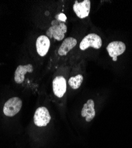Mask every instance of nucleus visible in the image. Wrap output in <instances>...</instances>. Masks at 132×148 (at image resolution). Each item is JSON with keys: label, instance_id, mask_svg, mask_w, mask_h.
Instances as JSON below:
<instances>
[{"label": "nucleus", "instance_id": "1", "mask_svg": "<svg viewBox=\"0 0 132 148\" xmlns=\"http://www.w3.org/2000/svg\"><path fill=\"white\" fill-rule=\"evenodd\" d=\"M102 41L101 37L96 33H90L84 38L79 45L80 50L85 51L89 47L100 49L102 47Z\"/></svg>", "mask_w": 132, "mask_h": 148}, {"label": "nucleus", "instance_id": "2", "mask_svg": "<svg viewBox=\"0 0 132 148\" xmlns=\"http://www.w3.org/2000/svg\"><path fill=\"white\" fill-rule=\"evenodd\" d=\"M22 106V101L20 98L15 97L11 98L4 104L3 112L6 116L13 117L17 114Z\"/></svg>", "mask_w": 132, "mask_h": 148}, {"label": "nucleus", "instance_id": "3", "mask_svg": "<svg viewBox=\"0 0 132 148\" xmlns=\"http://www.w3.org/2000/svg\"><path fill=\"white\" fill-rule=\"evenodd\" d=\"M67 27L64 23L53 24L46 31V36L49 39L54 38L58 41L63 40L65 34L67 33Z\"/></svg>", "mask_w": 132, "mask_h": 148}, {"label": "nucleus", "instance_id": "4", "mask_svg": "<svg viewBox=\"0 0 132 148\" xmlns=\"http://www.w3.org/2000/svg\"><path fill=\"white\" fill-rule=\"evenodd\" d=\"M51 116L49 111L45 107L38 108L33 117V121L35 125L38 127L46 126L51 120Z\"/></svg>", "mask_w": 132, "mask_h": 148}, {"label": "nucleus", "instance_id": "5", "mask_svg": "<svg viewBox=\"0 0 132 148\" xmlns=\"http://www.w3.org/2000/svg\"><path fill=\"white\" fill-rule=\"evenodd\" d=\"M109 56L114 61L117 60V57L124 53L126 49V45L122 41H113L110 43L106 47Z\"/></svg>", "mask_w": 132, "mask_h": 148}, {"label": "nucleus", "instance_id": "6", "mask_svg": "<svg viewBox=\"0 0 132 148\" xmlns=\"http://www.w3.org/2000/svg\"><path fill=\"white\" fill-rule=\"evenodd\" d=\"M91 2L90 0H84L82 2L76 1L73 6V11L76 16L81 18H85L89 16L91 11Z\"/></svg>", "mask_w": 132, "mask_h": 148}, {"label": "nucleus", "instance_id": "7", "mask_svg": "<svg viewBox=\"0 0 132 148\" xmlns=\"http://www.w3.org/2000/svg\"><path fill=\"white\" fill-rule=\"evenodd\" d=\"M53 89L56 97H63L67 90V83L65 78L63 76L56 77L53 81Z\"/></svg>", "mask_w": 132, "mask_h": 148}, {"label": "nucleus", "instance_id": "8", "mask_svg": "<svg viewBox=\"0 0 132 148\" xmlns=\"http://www.w3.org/2000/svg\"><path fill=\"white\" fill-rule=\"evenodd\" d=\"M50 45V40L46 36H39L36 41V47L38 55L42 57L45 56L49 51Z\"/></svg>", "mask_w": 132, "mask_h": 148}, {"label": "nucleus", "instance_id": "9", "mask_svg": "<svg viewBox=\"0 0 132 148\" xmlns=\"http://www.w3.org/2000/svg\"><path fill=\"white\" fill-rule=\"evenodd\" d=\"M95 115L94 101L93 100L89 99L83 105L81 112V116L85 118V120L87 122H90L93 119Z\"/></svg>", "mask_w": 132, "mask_h": 148}, {"label": "nucleus", "instance_id": "10", "mask_svg": "<svg viewBox=\"0 0 132 148\" xmlns=\"http://www.w3.org/2000/svg\"><path fill=\"white\" fill-rule=\"evenodd\" d=\"M33 67L31 64L26 65H19L15 72V81L17 84H21L25 81V75L28 72L32 73Z\"/></svg>", "mask_w": 132, "mask_h": 148}, {"label": "nucleus", "instance_id": "11", "mask_svg": "<svg viewBox=\"0 0 132 148\" xmlns=\"http://www.w3.org/2000/svg\"><path fill=\"white\" fill-rule=\"evenodd\" d=\"M77 40L71 37L65 39L58 49V55L59 56H66L77 45Z\"/></svg>", "mask_w": 132, "mask_h": 148}, {"label": "nucleus", "instance_id": "12", "mask_svg": "<svg viewBox=\"0 0 132 148\" xmlns=\"http://www.w3.org/2000/svg\"><path fill=\"white\" fill-rule=\"evenodd\" d=\"M83 75H81V74H78V75L75 77H71V78H70L68 83L72 89L76 90L80 87L83 82Z\"/></svg>", "mask_w": 132, "mask_h": 148}, {"label": "nucleus", "instance_id": "13", "mask_svg": "<svg viewBox=\"0 0 132 148\" xmlns=\"http://www.w3.org/2000/svg\"><path fill=\"white\" fill-rule=\"evenodd\" d=\"M59 18L62 20V21H65V20L67 19L66 16L64 14H60L59 15Z\"/></svg>", "mask_w": 132, "mask_h": 148}]
</instances>
